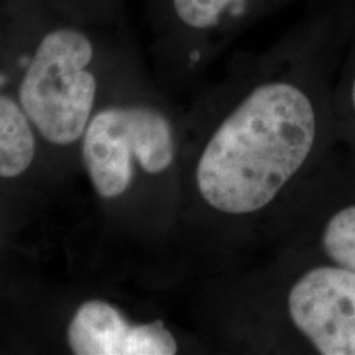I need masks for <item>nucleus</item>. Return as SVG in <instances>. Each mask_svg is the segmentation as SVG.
<instances>
[{
    "label": "nucleus",
    "instance_id": "f257e3e1",
    "mask_svg": "<svg viewBox=\"0 0 355 355\" xmlns=\"http://www.w3.org/2000/svg\"><path fill=\"white\" fill-rule=\"evenodd\" d=\"M94 48L79 30L58 28L38 43L21 79L20 104L43 139L76 141L94 107L97 83L89 71Z\"/></svg>",
    "mask_w": 355,
    "mask_h": 355
},
{
    "label": "nucleus",
    "instance_id": "f03ea898",
    "mask_svg": "<svg viewBox=\"0 0 355 355\" xmlns=\"http://www.w3.org/2000/svg\"><path fill=\"white\" fill-rule=\"evenodd\" d=\"M83 157L97 194L112 199L132 183L135 158L146 173L165 171L175 158L168 119L150 107H110L89 122Z\"/></svg>",
    "mask_w": 355,
    "mask_h": 355
},
{
    "label": "nucleus",
    "instance_id": "7ed1b4c3",
    "mask_svg": "<svg viewBox=\"0 0 355 355\" xmlns=\"http://www.w3.org/2000/svg\"><path fill=\"white\" fill-rule=\"evenodd\" d=\"M293 247L355 270V148L340 144L290 198Z\"/></svg>",
    "mask_w": 355,
    "mask_h": 355
},
{
    "label": "nucleus",
    "instance_id": "20e7f679",
    "mask_svg": "<svg viewBox=\"0 0 355 355\" xmlns=\"http://www.w3.org/2000/svg\"><path fill=\"white\" fill-rule=\"evenodd\" d=\"M68 343L78 355H173L178 344L162 322L132 326L105 301L79 306L68 327Z\"/></svg>",
    "mask_w": 355,
    "mask_h": 355
},
{
    "label": "nucleus",
    "instance_id": "39448f33",
    "mask_svg": "<svg viewBox=\"0 0 355 355\" xmlns=\"http://www.w3.org/2000/svg\"><path fill=\"white\" fill-rule=\"evenodd\" d=\"M35 158V137L17 102L0 96V178L24 173Z\"/></svg>",
    "mask_w": 355,
    "mask_h": 355
},
{
    "label": "nucleus",
    "instance_id": "423d86ee",
    "mask_svg": "<svg viewBox=\"0 0 355 355\" xmlns=\"http://www.w3.org/2000/svg\"><path fill=\"white\" fill-rule=\"evenodd\" d=\"M260 0H173L176 17L191 30L212 32L243 20Z\"/></svg>",
    "mask_w": 355,
    "mask_h": 355
},
{
    "label": "nucleus",
    "instance_id": "0eeeda50",
    "mask_svg": "<svg viewBox=\"0 0 355 355\" xmlns=\"http://www.w3.org/2000/svg\"><path fill=\"white\" fill-rule=\"evenodd\" d=\"M334 104L340 144L355 148V0H350V32L336 79Z\"/></svg>",
    "mask_w": 355,
    "mask_h": 355
}]
</instances>
